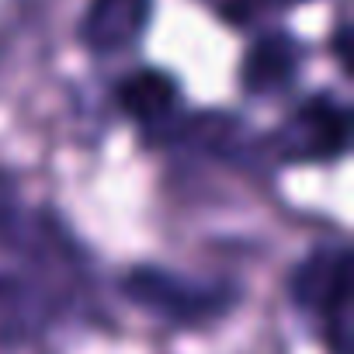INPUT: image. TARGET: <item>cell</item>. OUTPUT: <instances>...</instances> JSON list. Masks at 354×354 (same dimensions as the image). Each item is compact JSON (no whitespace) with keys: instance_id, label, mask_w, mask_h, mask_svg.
Returning <instances> with one entry per match:
<instances>
[{"instance_id":"2","label":"cell","mask_w":354,"mask_h":354,"mask_svg":"<svg viewBox=\"0 0 354 354\" xmlns=\"http://www.w3.org/2000/svg\"><path fill=\"white\" fill-rule=\"evenodd\" d=\"M285 299L299 326L326 351L351 354V247L347 240L313 243L285 274Z\"/></svg>"},{"instance_id":"1","label":"cell","mask_w":354,"mask_h":354,"mask_svg":"<svg viewBox=\"0 0 354 354\" xmlns=\"http://www.w3.org/2000/svg\"><path fill=\"white\" fill-rule=\"evenodd\" d=\"M101 316V264L77 226L0 177V354H32Z\"/></svg>"},{"instance_id":"9","label":"cell","mask_w":354,"mask_h":354,"mask_svg":"<svg viewBox=\"0 0 354 354\" xmlns=\"http://www.w3.org/2000/svg\"><path fill=\"white\" fill-rule=\"evenodd\" d=\"M347 56H351V21H347V15H340L337 32H333V59L340 63L344 73H347Z\"/></svg>"},{"instance_id":"7","label":"cell","mask_w":354,"mask_h":354,"mask_svg":"<svg viewBox=\"0 0 354 354\" xmlns=\"http://www.w3.org/2000/svg\"><path fill=\"white\" fill-rule=\"evenodd\" d=\"M156 0H87L77 42L91 59H122L142 49L153 32Z\"/></svg>"},{"instance_id":"8","label":"cell","mask_w":354,"mask_h":354,"mask_svg":"<svg viewBox=\"0 0 354 354\" xmlns=\"http://www.w3.org/2000/svg\"><path fill=\"white\" fill-rule=\"evenodd\" d=\"M316 0H202V8L233 32H261L281 25L292 11H302Z\"/></svg>"},{"instance_id":"5","label":"cell","mask_w":354,"mask_h":354,"mask_svg":"<svg viewBox=\"0 0 354 354\" xmlns=\"http://www.w3.org/2000/svg\"><path fill=\"white\" fill-rule=\"evenodd\" d=\"M313 59V46L285 25H268L254 32L240 56L236 87L247 101H281L299 91Z\"/></svg>"},{"instance_id":"4","label":"cell","mask_w":354,"mask_h":354,"mask_svg":"<svg viewBox=\"0 0 354 354\" xmlns=\"http://www.w3.org/2000/svg\"><path fill=\"white\" fill-rule=\"evenodd\" d=\"M129 306L174 330H205L240 306V285L226 278L185 274L163 264H136L118 278Z\"/></svg>"},{"instance_id":"6","label":"cell","mask_w":354,"mask_h":354,"mask_svg":"<svg viewBox=\"0 0 354 354\" xmlns=\"http://www.w3.org/2000/svg\"><path fill=\"white\" fill-rule=\"evenodd\" d=\"M111 104L136 129L139 142L146 149H156L177 125V118L188 111V94L170 70L139 63L118 77V84L111 87Z\"/></svg>"},{"instance_id":"3","label":"cell","mask_w":354,"mask_h":354,"mask_svg":"<svg viewBox=\"0 0 354 354\" xmlns=\"http://www.w3.org/2000/svg\"><path fill=\"white\" fill-rule=\"evenodd\" d=\"M351 149V101L333 87L302 94L278 125L257 132V153L264 170L326 167L340 163Z\"/></svg>"}]
</instances>
